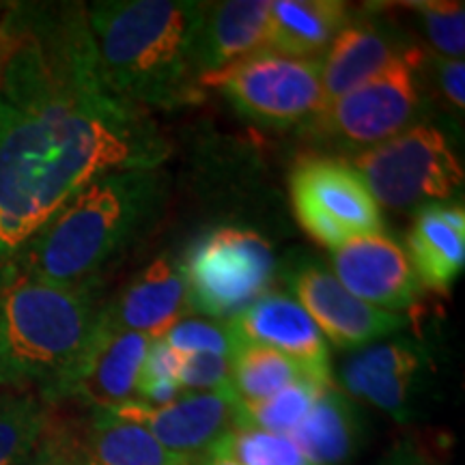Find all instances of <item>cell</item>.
Instances as JSON below:
<instances>
[{
  "mask_svg": "<svg viewBox=\"0 0 465 465\" xmlns=\"http://www.w3.org/2000/svg\"><path fill=\"white\" fill-rule=\"evenodd\" d=\"M188 465H203L201 461H192V463H188Z\"/></svg>",
  "mask_w": 465,
  "mask_h": 465,
  "instance_id": "cell-35",
  "label": "cell"
},
{
  "mask_svg": "<svg viewBox=\"0 0 465 465\" xmlns=\"http://www.w3.org/2000/svg\"><path fill=\"white\" fill-rule=\"evenodd\" d=\"M52 411L39 394L0 391V465H20L31 455Z\"/></svg>",
  "mask_w": 465,
  "mask_h": 465,
  "instance_id": "cell-24",
  "label": "cell"
},
{
  "mask_svg": "<svg viewBox=\"0 0 465 465\" xmlns=\"http://www.w3.org/2000/svg\"><path fill=\"white\" fill-rule=\"evenodd\" d=\"M289 289L304 306L325 341L339 349L373 345L407 328V317L380 311L351 295L332 272L317 263H300L289 272Z\"/></svg>",
  "mask_w": 465,
  "mask_h": 465,
  "instance_id": "cell-12",
  "label": "cell"
},
{
  "mask_svg": "<svg viewBox=\"0 0 465 465\" xmlns=\"http://www.w3.org/2000/svg\"><path fill=\"white\" fill-rule=\"evenodd\" d=\"M381 465H431L418 452L414 446L401 444L394 449L391 455L383 459Z\"/></svg>",
  "mask_w": 465,
  "mask_h": 465,
  "instance_id": "cell-32",
  "label": "cell"
},
{
  "mask_svg": "<svg viewBox=\"0 0 465 465\" xmlns=\"http://www.w3.org/2000/svg\"><path fill=\"white\" fill-rule=\"evenodd\" d=\"M414 9L435 56L463 58L465 52V5L452 0H422L407 3Z\"/></svg>",
  "mask_w": 465,
  "mask_h": 465,
  "instance_id": "cell-27",
  "label": "cell"
},
{
  "mask_svg": "<svg viewBox=\"0 0 465 465\" xmlns=\"http://www.w3.org/2000/svg\"><path fill=\"white\" fill-rule=\"evenodd\" d=\"M250 121L272 127L308 125L323 108L322 58L261 52L223 72L203 75Z\"/></svg>",
  "mask_w": 465,
  "mask_h": 465,
  "instance_id": "cell-8",
  "label": "cell"
},
{
  "mask_svg": "<svg viewBox=\"0 0 465 465\" xmlns=\"http://www.w3.org/2000/svg\"><path fill=\"white\" fill-rule=\"evenodd\" d=\"M435 80H438L441 95L455 110H463L465 106V63L463 58H444L435 56L431 58Z\"/></svg>",
  "mask_w": 465,
  "mask_h": 465,
  "instance_id": "cell-31",
  "label": "cell"
},
{
  "mask_svg": "<svg viewBox=\"0 0 465 465\" xmlns=\"http://www.w3.org/2000/svg\"><path fill=\"white\" fill-rule=\"evenodd\" d=\"M113 414L141 424L173 455L201 461L240 422V403L231 388L213 392H183L171 403L141 401L116 407Z\"/></svg>",
  "mask_w": 465,
  "mask_h": 465,
  "instance_id": "cell-11",
  "label": "cell"
},
{
  "mask_svg": "<svg viewBox=\"0 0 465 465\" xmlns=\"http://www.w3.org/2000/svg\"><path fill=\"white\" fill-rule=\"evenodd\" d=\"M407 48L410 44L388 22L371 11H353L351 20L322 56L323 106L373 78Z\"/></svg>",
  "mask_w": 465,
  "mask_h": 465,
  "instance_id": "cell-17",
  "label": "cell"
},
{
  "mask_svg": "<svg viewBox=\"0 0 465 465\" xmlns=\"http://www.w3.org/2000/svg\"><path fill=\"white\" fill-rule=\"evenodd\" d=\"M291 203L302 229L328 248L383 229L381 207L347 160H302L291 173Z\"/></svg>",
  "mask_w": 465,
  "mask_h": 465,
  "instance_id": "cell-9",
  "label": "cell"
},
{
  "mask_svg": "<svg viewBox=\"0 0 465 465\" xmlns=\"http://www.w3.org/2000/svg\"><path fill=\"white\" fill-rule=\"evenodd\" d=\"M203 465H242L237 461H232V459L220 455V452H207L205 457L201 459Z\"/></svg>",
  "mask_w": 465,
  "mask_h": 465,
  "instance_id": "cell-33",
  "label": "cell"
},
{
  "mask_svg": "<svg viewBox=\"0 0 465 465\" xmlns=\"http://www.w3.org/2000/svg\"><path fill=\"white\" fill-rule=\"evenodd\" d=\"M194 315L190 304L183 259L160 254L143 267L110 302H104L102 322L116 330L162 341L173 325Z\"/></svg>",
  "mask_w": 465,
  "mask_h": 465,
  "instance_id": "cell-14",
  "label": "cell"
},
{
  "mask_svg": "<svg viewBox=\"0 0 465 465\" xmlns=\"http://www.w3.org/2000/svg\"><path fill=\"white\" fill-rule=\"evenodd\" d=\"M3 63H5V45H3V35H0V74H3Z\"/></svg>",
  "mask_w": 465,
  "mask_h": 465,
  "instance_id": "cell-34",
  "label": "cell"
},
{
  "mask_svg": "<svg viewBox=\"0 0 465 465\" xmlns=\"http://www.w3.org/2000/svg\"><path fill=\"white\" fill-rule=\"evenodd\" d=\"M0 267L78 190L155 171L173 144L104 83L83 3H11L0 17Z\"/></svg>",
  "mask_w": 465,
  "mask_h": 465,
  "instance_id": "cell-1",
  "label": "cell"
},
{
  "mask_svg": "<svg viewBox=\"0 0 465 465\" xmlns=\"http://www.w3.org/2000/svg\"><path fill=\"white\" fill-rule=\"evenodd\" d=\"M315 465H347L364 441V422L353 399L336 383L319 394L304 420L289 435Z\"/></svg>",
  "mask_w": 465,
  "mask_h": 465,
  "instance_id": "cell-20",
  "label": "cell"
},
{
  "mask_svg": "<svg viewBox=\"0 0 465 465\" xmlns=\"http://www.w3.org/2000/svg\"><path fill=\"white\" fill-rule=\"evenodd\" d=\"M162 342L174 353H216V356L232 358L242 341L232 330L231 322L190 315L173 325Z\"/></svg>",
  "mask_w": 465,
  "mask_h": 465,
  "instance_id": "cell-28",
  "label": "cell"
},
{
  "mask_svg": "<svg viewBox=\"0 0 465 465\" xmlns=\"http://www.w3.org/2000/svg\"><path fill=\"white\" fill-rule=\"evenodd\" d=\"M243 342H257L298 360L322 380H334L330 342L293 295L265 293L229 319Z\"/></svg>",
  "mask_w": 465,
  "mask_h": 465,
  "instance_id": "cell-16",
  "label": "cell"
},
{
  "mask_svg": "<svg viewBox=\"0 0 465 465\" xmlns=\"http://www.w3.org/2000/svg\"><path fill=\"white\" fill-rule=\"evenodd\" d=\"M272 0L209 3L199 35L196 67L203 75L223 72L261 52H270Z\"/></svg>",
  "mask_w": 465,
  "mask_h": 465,
  "instance_id": "cell-18",
  "label": "cell"
},
{
  "mask_svg": "<svg viewBox=\"0 0 465 465\" xmlns=\"http://www.w3.org/2000/svg\"><path fill=\"white\" fill-rule=\"evenodd\" d=\"M353 9L341 0H274L270 50L298 58H322Z\"/></svg>",
  "mask_w": 465,
  "mask_h": 465,
  "instance_id": "cell-22",
  "label": "cell"
},
{
  "mask_svg": "<svg viewBox=\"0 0 465 465\" xmlns=\"http://www.w3.org/2000/svg\"><path fill=\"white\" fill-rule=\"evenodd\" d=\"M334 278L349 293L388 312H411L420 304L422 284L405 248L386 235L353 237L332 248Z\"/></svg>",
  "mask_w": 465,
  "mask_h": 465,
  "instance_id": "cell-13",
  "label": "cell"
},
{
  "mask_svg": "<svg viewBox=\"0 0 465 465\" xmlns=\"http://www.w3.org/2000/svg\"><path fill=\"white\" fill-rule=\"evenodd\" d=\"M424 360L422 347L416 341H377L345 360L341 366V391L349 399L373 405L397 420H407Z\"/></svg>",
  "mask_w": 465,
  "mask_h": 465,
  "instance_id": "cell-15",
  "label": "cell"
},
{
  "mask_svg": "<svg viewBox=\"0 0 465 465\" xmlns=\"http://www.w3.org/2000/svg\"><path fill=\"white\" fill-rule=\"evenodd\" d=\"M20 465H80L78 422L61 420L52 411L48 427L37 446Z\"/></svg>",
  "mask_w": 465,
  "mask_h": 465,
  "instance_id": "cell-30",
  "label": "cell"
},
{
  "mask_svg": "<svg viewBox=\"0 0 465 465\" xmlns=\"http://www.w3.org/2000/svg\"><path fill=\"white\" fill-rule=\"evenodd\" d=\"M334 383V381H332ZM332 383L304 380L282 388L272 397L261 401L240 403V422L237 427H252L261 431L291 435L298 424L304 420L311 407L315 405L325 388Z\"/></svg>",
  "mask_w": 465,
  "mask_h": 465,
  "instance_id": "cell-25",
  "label": "cell"
},
{
  "mask_svg": "<svg viewBox=\"0 0 465 465\" xmlns=\"http://www.w3.org/2000/svg\"><path fill=\"white\" fill-rule=\"evenodd\" d=\"M151 342L147 336L110 328L100 315L83 358L45 403L50 407L72 403L84 411H113L136 401Z\"/></svg>",
  "mask_w": 465,
  "mask_h": 465,
  "instance_id": "cell-10",
  "label": "cell"
},
{
  "mask_svg": "<svg viewBox=\"0 0 465 465\" xmlns=\"http://www.w3.org/2000/svg\"><path fill=\"white\" fill-rule=\"evenodd\" d=\"M183 267L192 311L229 322L267 293L276 274V259L261 232L218 226L196 240Z\"/></svg>",
  "mask_w": 465,
  "mask_h": 465,
  "instance_id": "cell-7",
  "label": "cell"
},
{
  "mask_svg": "<svg viewBox=\"0 0 465 465\" xmlns=\"http://www.w3.org/2000/svg\"><path fill=\"white\" fill-rule=\"evenodd\" d=\"M209 452H220L242 465H315L289 435L252 427H235Z\"/></svg>",
  "mask_w": 465,
  "mask_h": 465,
  "instance_id": "cell-26",
  "label": "cell"
},
{
  "mask_svg": "<svg viewBox=\"0 0 465 465\" xmlns=\"http://www.w3.org/2000/svg\"><path fill=\"white\" fill-rule=\"evenodd\" d=\"M102 308V284L61 287L0 270V391L48 399L83 358Z\"/></svg>",
  "mask_w": 465,
  "mask_h": 465,
  "instance_id": "cell-4",
  "label": "cell"
},
{
  "mask_svg": "<svg viewBox=\"0 0 465 465\" xmlns=\"http://www.w3.org/2000/svg\"><path fill=\"white\" fill-rule=\"evenodd\" d=\"M209 3L100 0L86 5L104 83L121 100L179 108L201 100L199 35Z\"/></svg>",
  "mask_w": 465,
  "mask_h": 465,
  "instance_id": "cell-3",
  "label": "cell"
},
{
  "mask_svg": "<svg viewBox=\"0 0 465 465\" xmlns=\"http://www.w3.org/2000/svg\"><path fill=\"white\" fill-rule=\"evenodd\" d=\"M80 465H188L141 424L113 411H86L78 424Z\"/></svg>",
  "mask_w": 465,
  "mask_h": 465,
  "instance_id": "cell-21",
  "label": "cell"
},
{
  "mask_svg": "<svg viewBox=\"0 0 465 465\" xmlns=\"http://www.w3.org/2000/svg\"><path fill=\"white\" fill-rule=\"evenodd\" d=\"M304 380L332 383L322 380L308 371L298 360L284 356L276 349L257 345V342H240L231 358V391L240 403L272 397L282 388Z\"/></svg>",
  "mask_w": 465,
  "mask_h": 465,
  "instance_id": "cell-23",
  "label": "cell"
},
{
  "mask_svg": "<svg viewBox=\"0 0 465 465\" xmlns=\"http://www.w3.org/2000/svg\"><path fill=\"white\" fill-rule=\"evenodd\" d=\"M162 168L113 171L78 190L0 270L61 287L102 284L164 216Z\"/></svg>",
  "mask_w": 465,
  "mask_h": 465,
  "instance_id": "cell-2",
  "label": "cell"
},
{
  "mask_svg": "<svg viewBox=\"0 0 465 465\" xmlns=\"http://www.w3.org/2000/svg\"><path fill=\"white\" fill-rule=\"evenodd\" d=\"M424 56V50L410 45L373 78L323 106L306 127L336 147L360 153L420 124Z\"/></svg>",
  "mask_w": 465,
  "mask_h": 465,
  "instance_id": "cell-5",
  "label": "cell"
},
{
  "mask_svg": "<svg viewBox=\"0 0 465 465\" xmlns=\"http://www.w3.org/2000/svg\"><path fill=\"white\" fill-rule=\"evenodd\" d=\"M347 162L380 207L420 209L449 201L463 188V166L446 134L422 121Z\"/></svg>",
  "mask_w": 465,
  "mask_h": 465,
  "instance_id": "cell-6",
  "label": "cell"
},
{
  "mask_svg": "<svg viewBox=\"0 0 465 465\" xmlns=\"http://www.w3.org/2000/svg\"><path fill=\"white\" fill-rule=\"evenodd\" d=\"M173 377L182 392L226 391L231 388V358L216 353H174Z\"/></svg>",
  "mask_w": 465,
  "mask_h": 465,
  "instance_id": "cell-29",
  "label": "cell"
},
{
  "mask_svg": "<svg viewBox=\"0 0 465 465\" xmlns=\"http://www.w3.org/2000/svg\"><path fill=\"white\" fill-rule=\"evenodd\" d=\"M407 259L422 289L449 293L465 265V212L461 203H433L416 212L407 232Z\"/></svg>",
  "mask_w": 465,
  "mask_h": 465,
  "instance_id": "cell-19",
  "label": "cell"
}]
</instances>
